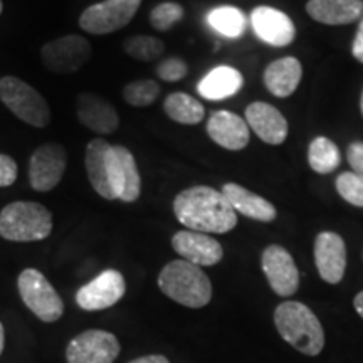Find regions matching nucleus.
<instances>
[{
	"label": "nucleus",
	"instance_id": "f3484780",
	"mask_svg": "<svg viewBox=\"0 0 363 363\" xmlns=\"http://www.w3.org/2000/svg\"><path fill=\"white\" fill-rule=\"evenodd\" d=\"M251 24L257 38L274 48H286L296 38L293 21L274 7L261 6L251 13Z\"/></svg>",
	"mask_w": 363,
	"mask_h": 363
},
{
	"label": "nucleus",
	"instance_id": "cd10ccee",
	"mask_svg": "<svg viewBox=\"0 0 363 363\" xmlns=\"http://www.w3.org/2000/svg\"><path fill=\"white\" fill-rule=\"evenodd\" d=\"M125 52L136 61L152 62L162 57L165 52V44L160 39L152 38V35H133L126 39L123 44Z\"/></svg>",
	"mask_w": 363,
	"mask_h": 363
},
{
	"label": "nucleus",
	"instance_id": "473e14b6",
	"mask_svg": "<svg viewBox=\"0 0 363 363\" xmlns=\"http://www.w3.org/2000/svg\"><path fill=\"white\" fill-rule=\"evenodd\" d=\"M17 163L11 155L0 153V187H9L17 180Z\"/></svg>",
	"mask_w": 363,
	"mask_h": 363
},
{
	"label": "nucleus",
	"instance_id": "72a5a7b5",
	"mask_svg": "<svg viewBox=\"0 0 363 363\" xmlns=\"http://www.w3.org/2000/svg\"><path fill=\"white\" fill-rule=\"evenodd\" d=\"M348 163L355 174L363 177V142H355L348 147Z\"/></svg>",
	"mask_w": 363,
	"mask_h": 363
},
{
	"label": "nucleus",
	"instance_id": "b1692460",
	"mask_svg": "<svg viewBox=\"0 0 363 363\" xmlns=\"http://www.w3.org/2000/svg\"><path fill=\"white\" fill-rule=\"evenodd\" d=\"M111 143L103 138L91 140L86 147V174L89 184L103 199L108 201V158H110Z\"/></svg>",
	"mask_w": 363,
	"mask_h": 363
},
{
	"label": "nucleus",
	"instance_id": "412c9836",
	"mask_svg": "<svg viewBox=\"0 0 363 363\" xmlns=\"http://www.w3.org/2000/svg\"><path fill=\"white\" fill-rule=\"evenodd\" d=\"M222 194L234 208L235 214H242L249 219L259 220V222H272L278 216L276 207L269 201H266L261 195L252 194L251 190L240 187L238 184H224Z\"/></svg>",
	"mask_w": 363,
	"mask_h": 363
},
{
	"label": "nucleus",
	"instance_id": "5701e85b",
	"mask_svg": "<svg viewBox=\"0 0 363 363\" xmlns=\"http://www.w3.org/2000/svg\"><path fill=\"white\" fill-rule=\"evenodd\" d=\"M242 74L235 67L219 66L208 72L199 83L197 91L202 98L211 99V101H220V99L234 96L242 88Z\"/></svg>",
	"mask_w": 363,
	"mask_h": 363
},
{
	"label": "nucleus",
	"instance_id": "aec40b11",
	"mask_svg": "<svg viewBox=\"0 0 363 363\" xmlns=\"http://www.w3.org/2000/svg\"><path fill=\"white\" fill-rule=\"evenodd\" d=\"M306 12L325 26H347L363 19V0H310Z\"/></svg>",
	"mask_w": 363,
	"mask_h": 363
},
{
	"label": "nucleus",
	"instance_id": "4c0bfd02",
	"mask_svg": "<svg viewBox=\"0 0 363 363\" xmlns=\"http://www.w3.org/2000/svg\"><path fill=\"white\" fill-rule=\"evenodd\" d=\"M4 343H6V333H4V326L0 323V355L4 352Z\"/></svg>",
	"mask_w": 363,
	"mask_h": 363
},
{
	"label": "nucleus",
	"instance_id": "f257e3e1",
	"mask_svg": "<svg viewBox=\"0 0 363 363\" xmlns=\"http://www.w3.org/2000/svg\"><path fill=\"white\" fill-rule=\"evenodd\" d=\"M174 212L182 225L203 234H225L238 225V214L224 194L207 185L185 189L174 201Z\"/></svg>",
	"mask_w": 363,
	"mask_h": 363
},
{
	"label": "nucleus",
	"instance_id": "423d86ee",
	"mask_svg": "<svg viewBox=\"0 0 363 363\" xmlns=\"http://www.w3.org/2000/svg\"><path fill=\"white\" fill-rule=\"evenodd\" d=\"M17 288L22 301L39 320L52 323L62 316L65 303L40 271L34 267L22 271L17 279Z\"/></svg>",
	"mask_w": 363,
	"mask_h": 363
},
{
	"label": "nucleus",
	"instance_id": "dca6fc26",
	"mask_svg": "<svg viewBox=\"0 0 363 363\" xmlns=\"http://www.w3.org/2000/svg\"><path fill=\"white\" fill-rule=\"evenodd\" d=\"M315 262L321 279L338 284L347 269V247L337 233H320L315 240Z\"/></svg>",
	"mask_w": 363,
	"mask_h": 363
},
{
	"label": "nucleus",
	"instance_id": "a211bd4d",
	"mask_svg": "<svg viewBox=\"0 0 363 363\" xmlns=\"http://www.w3.org/2000/svg\"><path fill=\"white\" fill-rule=\"evenodd\" d=\"M207 133L219 147L238 152L246 148L251 138V130L242 116L233 111H214L207 121Z\"/></svg>",
	"mask_w": 363,
	"mask_h": 363
},
{
	"label": "nucleus",
	"instance_id": "6e6552de",
	"mask_svg": "<svg viewBox=\"0 0 363 363\" xmlns=\"http://www.w3.org/2000/svg\"><path fill=\"white\" fill-rule=\"evenodd\" d=\"M40 57L44 66L54 74H72L88 65L93 57V48L83 35L67 34L44 44Z\"/></svg>",
	"mask_w": 363,
	"mask_h": 363
},
{
	"label": "nucleus",
	"instance_id": "bb28decb",
	"mask_svg": "<svg viewBox=\"0 0 363 363\" xmlns=\"http://www.w3.org/2000/svg\"><path fill=\"white\" fill-rule=\"evenodd\" d=\"M207 22L216 33L235 39L246 30V17L238 7L222 6L208 12Z\"/></svg>",
	"mask_w": 363,
	"mask_h": 363
},
{
	"label": "nucleus",
	"instance_id": "58836bf2",
	"mask_svg": "<svg viewBox=\"0 0 363 363\" xmlns=\"http://www.w3.org/2000/svg\"><path fill=\"white\" fill-rule=\"evenodd\" d=\"M360 110H362V115H363V91H362V98H360Z\"/></svg>",
	"mask_w": 363,
	"mask_h": 363
},
{
	"label": "nucleus",
	"instance_id": "f704fd0d",
	"mask_svg": "<svg viewBox=\"0 0 363 363\" xmlns=\"http://www.w3.org/2000/svg\"><path fill=\"white\" fill-rule=\"evenodd\" d=\"M352 52L353 57H355L358 62H363V19L360 21V24H358L355 39H353L352 44Z\"/></svg>",
	"mask_w": 363,
	"mask_h": 363
},
{
	"label": "nucleus",
	"instance_id": "1a4fd4ad",
	"mask_svg": "<svg viewBox=\"0 0 363 363\" xmlns=\"http://www.w3.org/2000/svg\"><path fill=\"white\" fill-rule=\"evenodd\" d=\"M142 0H104L93 4L79 17V27L86 33L104 35L123 29L133 21Z\"/></svg>",
	"mask_w": 363,
	"mask_h": 363
},
{
	"label": "nucleus",
	"instance_id": "f03ea898",
	"mask_svg": "<svg viewBox=\"0 0 363 363\" xmlns=\"http://www.w3.org/2000/svg\"><path fill=\"white\" fill-rule=\"evenodd\" d=\"M274 323L279 335L293 348L316 357L325 347L323 326L310 308L299 301H286L276 308Z\"/></svg>",
	"mask_w": 363,
	"mask_h": 363
},
{
	"label": "nucleus",
	"instance_id": "a878e982",
	"mask_svg": "<svg viewBox=\"0 0 363 363\" xmlns=\"http://www.w3.org/2000/svg\"><path fill=\"white\" fill-rule=\"evenodd\" d=\"M308 163L316 174H331L342 163L337 145L326 136H316L308 148Z\"/></svg>",
	"mask_w": 363,
	"mask_h": 363
},
{
	"label": "nucleus",
	"instance_id": "c756f323",
	"mask_svg": "<svg viewBox=\"0 0 363 363\" xmlns=\"http://www.w3.org/2000/svg\"><path fill=\"white\" fill-rule=\"evenodd\" d=\"M184 7L180 4L175 2H163L158 4L157 7H153V11L150 12V24L153 29L165 33L174 27L175 24L184 19Z\"/></svg>",
	"mask_w": 363,
	"mask_h": 363
},
{
	"label": "nucleus",
	"instance_id": "c9c22d12",
	"mask_svg": "<svg viewBox=\"0 0 363 363\" xmlns=\"http://www.w3.org/2000/svg\"><path fill=\"white\" fill-rule=\"evenodd\" d=\"M128 363H170L169 358L163 355H147V357H140L136 360H131Z\"/></svg>",
	"mask_w": 363,
	"mask_h": 363
},
{
	"label": "nucleus",
	"instance_id": "9d476101",
	"mask_svg": "<svg viewBox=\"0 0 363 363\" xmlns=\"http://www.w3.org/2000/svg\"><path fill=\"white\" fill-rule=\"evenodd\" d=\"M67 167L66 148L59 143H44L29 162V182L35 192H49L61 184Z\"/></svg>",
	"mask_w": 363,
	"mask_h": 363
},
{
	"label": "nucleus",
	"instance_id": "9b49d317",
	"mask_svg": "<svg viewBox=\"0 0 363 363\" xmlns=\"http://www.w3.org/2000/svg\"><path fill=\"white\" fill-rule=\"evenodd\" d=\"M120 355V343L110 331L88 330L74 337L66 348L67 363H113Z\"/></svg>",
	"mask_w": 363,
	"mask_h": 363
},
{
	"label": "nucleus",
	"instance_id": "ea45409f",
	"mask_svg": "<svg viewBox=\"0 0 363 363\" xmlns=\"http://www.w3.org/2000/svg\"><path fill=\"white\" fill-rule=\"evenodd\" d=\"M2 11H4V4H2V0H0V16H2Z\"/></svg>",
	"mask_w": 363,
	"mask_h": 363
},
{
	"label": "nucleus",
	"instance_id": "39448f33",
	"mask_svg": "<svg viewBox=\"0 0 363 363\" xmlns=\"http://www.w3.org/2000/svg\"><path fill=\"white\" fill-rule=\"evenodd\" d=\"M0 99L27 125L44 128L51 123V108L43 94L16 76L0 78Z\"/></svg>",
	"mask_w": 363,
	"mask_h": 363
},
{
	"label": "nucleus",
	"instance_id": "7ed1b4c3",
	"mask_svg": "<svg viewBox=\"0 0 363 363\" xmlns=\"http://www.w3.org/2000/svg\"><path fill=\"white\" fill-rule=\"evenodd\" d=\"M158 288L170 299L187 308H203L212 299V284L201 266L179 259L163 267Z\"/></svg>",
	"mask_w": 363,
	"mask_h": 363
},
{
	"label": "nucleus",
	"instance_id": "4468645a",
	"mask_svg": "<svg viewBox=\"0 0 363 363\" xmlns=\"http://www.w3.org/2000/svg\"><path fill=\"white\" fill-rule=\"evenodd\" d=\"M172 247L177 254H180L182 259L192 262L195 266H214L224 257L219 240L203 233L195 230H179L172 238Z\"/></svg>",
	"mask_w": 363,
	"mask_h": 363
},
{
	"label": "nucleus",
	"instance_id": "f8f14e48",
	"mask_svg": "<svg viewBox=\"0 0 363 363\" xmlns=\"http://www.w3.org/2000/svg\"><path fill=\"white\" fill-rule=\"evenodd\" d=\"M126 283L116 269H106L76 293V303L86 311H99L115 306L125 296Z\"/></svg>",
	"mask_w": 363,
	"mask_h": 363
},
{
	"label": "nucleus",
	"instance_id": "6ab92c4d",
	"mask_svg": "<svg viewBox=\"0 0 363 363\" xmlns=\"http://www.w3.org/2000/svg\"><path fill=\"white\" fill-rule=\"evenodd\" d=\"M246 123L262 142L281 145L288 138V121L278 108L269 103L256 101L246 108Z\"/></svg>",
	"mask_w": 363,
	"mask_h": 363
},
{
	"label": "nucleus",
	"instance_id": "e433bc0d",
	"mask_svg": "<svg viewBox=\"0 0 363 363\" xmlns=\"http://www.w3.org/2000/svg\"><path fill=\"white\" fill-rule=\"evenodd\" d=\"M353 306H355V310L358 315H360L363 318V291H360L355 296V299H353Z\"/></svg>",
	"mask_w": 363,
	"mask_h": 363
},
{
	"label": "nucleus",
	"instance_id": "20e7f679",
	"mask_svg": "<svg viewBox=\"0 0 363 363\" xmlns=\"http://www.w3.org/2000/svg\"><path fill=\"white\" fill-rule=\"evenodd\" d=\"M52 233V214L43 203L12 202L0 212V235L12 242H35Z\"/></svg>",
	"mask_w": 363,
	"mask_h": 363
},
{
	"label": "nucleus",
	"instance_id": "c85d7f7f",
	"mask_svg": "<svg viewBox=\"0 0 363 363\" xmlns=\"http://www.w3.org/2000/svg\"><path fill=\"white\" fill-rule=\"evenodd\" d=\"M160 84L153 79H140L128 83L123 89L125 101L136 108L152 106L160 96Z\"/></svg>",
	"mask_w": 363,
	"mask_h": 363
},
{
	"label": "nucleus",
	"instance_id": "0eeeda50",
	"mask_svg": "<svg viewBox=\"0 0 363 363\" xmlns=\"http://www.w3.org/2000/svg\"><path fill=\"white\" fill-rule=\"evenodd\" d=\"M142 194V177L133 153L121 145H113L108 158V201L135 202Z\"/></svg>",
	"mask_w": 363,
	"mask_h": 363
},
{
	"label": "nucleus",
	"instance_id": "2eb2a0df",
	"mask_svg": "<svg viewBox=\"0 0 363 363\" xmlns=\"http://www.w3.org/2000/svg\"><path fill=\"white\" fill-rule=\"evenodd\" d=\"M76 116L81 125L98 135H111L120 126V116L115 106L89 91L81 93L76 99Z\"/></svg>",
	"mask_w": 363,
	"mask_h": 363
},
{
	"label": "nucleus",
	"instance_id": "ddd939ff",
	"mask_svg": "<svg viewBox=\"0 0 363 363\" xmlns=\"http://www.w3.org/2000/svg\"><path fill=\"white\" fill-rule=\"evenodd\" d=\"M262 271L272 291L279 296H291L299 288V271L293 256L284 247L272 244L267 246L261 257Z\"/></svg>",
	"mask_w": 363,
	"mask_h": 363
},
{
	"label": "nucleus",
	"instance_id": "7c9ffc66",
	"mask_svg": "<svg viewBox=\"0 0 363 363\" xmlns=\"http://www.w3.org/2000/svg\"><path fill=\"white\" fill-rule=\"evenodd\" d=\"M337 190L345 202L363 207V177L355 172H343L337 179Z\"/></svg>",
	"mask_w": 363,
	"mask_h": 363
},
{
	"label": "nucleus",
	"instance_id": "4be33fe9",
	"mask_svg": "<svg viewBox=\"0 0 363 363\" xmlns=\"http://www.w3.org/2000/svg\"><path fill=\"white\" fill-rule=\"evenodd\" d=\"M303 67L296 57H283L271 62L264 71V84L276 98H288L301 83Z\"/></svg>",
	"mask_w": 363,
	"mask_h": 363
},
{
	"label": "nucleus",
	"instance_id": "393cba45",
	"mask_svg": "<svg viewBox=\"0 0 363 363\" xmlns=\"http://www.w3.org/2000/svg\"><path fill=\"white\" fill-rule=\"evenodd\" d=\"M163 110L172 121L180 125H197L206 116L203 104L187 93H172L165 98Z\"/></svg>",
	"mask_w": 363,
	"mask_h": 363
},
{
	"label": "nucleus",
	"instance_id": "2f4dec72",
	"mask_svg": "<svg viewBox=\"0 0 363 363\" xmlns=\"http://www.w3.org/2000/svg\"><path fill=\"white\" fill-rule=\"evenodd\" d=\"M187 62L180 57L163 59L160 65L157 66L158 78L167 81V83H175V81L184 79L187 76Z\"/></svg>",
	"mask_w": 363,
	"mask_h": 363
}]
</instances>
